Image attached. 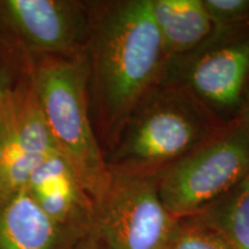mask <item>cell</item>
<instances>
[{"label": "cell", "instance_id": "cell-15", "mask_svg": "<svg viewBox=\"0 0 249 249\" xmlns=\"http://www.w3.org/2000/svg\"><path fill=\"white\" fill-rule=\"evenodd\" d=\"M18 58L11 50L0 46V97L13 79L18 67Z\"/></svg>", "mask_w": 249, "mask_h": 249}, {"label": "cell", "instance_id": "cell-8", "mask_svg": "<svg viewBox=\"0 0 249 249\" xmlns=\"http://www.w3.org/2000/svg\"><path fill=\"white\" fill-rule=\"evenodd\" d=\"M26 189L40 209L65 230L80 238L92 231L95 203L58 150L34 167Z\"/></svg>", "mask_w": 249, "mask_h": 249}, {"label": "cell", "instance_id": "cell-14", "mask_svg": "<svg viewBox=\"0 0 249 249\" xmlns=\"http://www.w3.org/2000/svg\"><path fill=\"white\" fill-rule=\"evenodd\" d=\"M195 217L188 223L179 219L169 249H232L214 227Z\"/></svg>", "mask_w": 249, "mask_h": 249}, {"label": "cell", "instance_id": "cell-12", "mask_svg": "<svg viewBox=\"0 0 249 249\" xmlns=\"http://www.w3.org/2000/svg\"><path fill=\"white\" fill-rule=\"evenodd\" d=\"M195 216L214 227L232 249H249V174Z\"/></svg>", "mask_w": 249, "mask_h": 249}, {"label": "cell", "instance_id": "cell-13", "mask_svg": "<svg viewBox=\"0 0 249 249\" xmlns=\"http://www.w3.org/2000/svg\"><path fill=\"white\" fill-rule=\"evenodd\" d=\"M213 23L204 44L249 34V0H203Z\"/></svg>", "mask_w": 249, "mask_h": 249}, {"label": "cell", "instance_id": "cell-5", "mask_svg": "<svg viewBox=\"0 0 249 249\" xmlns=\"http://www.w3.org/2000/svg\"><path fill=\"white\" fill-rule=\"evenodd\" d=\"M178 225L161 203L157 176L111 173L95 203L92 232L105 249H169Z\"/></svg>", "mask_w": 249, "mask_h": 249}, {"label": "cell", "instance_id": "cell-1", "mask_svg": "<svg viewBox=\"0 0 249 249\" xmlns=\"http://www.w3.org/2000/svg\"><path fill=\"white\" fill-rule=\"evenodd\" d=\"M90 108L108 145L130 113L164 80L169 58L151 0L89 2Z\"/></svg>", "mask_w": 249, "mask_h": 249}, {"label": "cell", "instance_id": "cell-3", "mask_svg": "<svg viewBox=\"0 0 249 249\" xmlns=\"http://www.w3.org/2000/svg\"><path fill=\"white\" fill-rule=\"evenodd\" d=\"M24 55L55 147L96 203L107 191L111 172L92 124L87 54Z\"/></svg>", "mask_w": 249, "mask_h": 249}, {"label": "cell", "instance_id": "cell-7", "mask_svg": "<svg viewBox=\"0 0 249 249\" xmlns=\"http://www.w3.org/2000/svg\"><path fill=\"white\" fill-rule=\"evenodd\" d=\"M188 58L179 83L218 119L239 110L249 83V34L204 44Z\"/></svg>", "mask_w": 249, "mask_h": 249}, {"label": "cell", "instance_id": "cell-11", "mask_svg": "<svg viewBox=\"0 0 249 249\" xmlns=\"http://www.w3.org/2000/svg\"><path fill=\"white\" fill-rule=\"evenodd\" d=\"M6 89L0 97V194L26 188L40 161L21 133Z\"/></svg>", "mask_w": 249, "mask_h": 249}, {"label": "cell", "instance_id": "cell-10", "mask_svg": "<svg viewBox=\"0 0 249 249\" xmlns=\"http://www.w3.org/2000/svg\"><path fill=\"white\" fill-rule=\"evenodd\" d=\"M151 11L169 61L189 57L213 33L203 0H151Z\"/></svg>", "mask_w": 249, "mask_h": 249}, {"label": "cell", "instance_id": "cell-6", "mask_svg": "<svg viewBox=\"0 0 249 249\" xmlns=\"http://www.w3.org/2000/svg\"><path fill=\"white\" fill-rule=\"evenodd\" d=\"M89 2L75 0H0V40L33 57L87 54Z\"/></svg>", "mask_w": 249, "mask_h": 249}, {"label": "cell", "instance_id": "cell-17", "mask_svg": "<svg viewBox=\"0 0 249 249\" xmlns=\"http://www.w3.org/2000/svg\"><path fill=\"white\" fill-rule=\"evenodd\" d=\"M73 249H105V248L104 246L102 245V242L99 241V239L96 236L95 233L91 231L88 235L85 236L82 240L77 242L76 246Z\"/></svg>", "mask_w": 249, "mask_h": 249}, {"label": "cell", "instance_id": "cell-4", "mask_svg": "<svg viewBox=\"0 0 249 249\" xmlns=\"http://www.w3.org/2000/svg\"><path fill=\"white\" fill-rule=\"evenodd\" d=\"M248 174L249 138L234 118L158 174L157 191L165 209L182 219L201 213Z\"/></svg>", "mask_w": 249, "mask_h": 249}, {"label": "cell", "instance_id": "cell-9", "mask_svg": "<svg viewBox=\"0 0 249 249\" xmlns=\"http://www.w3.org/2000/svg\"><path fill=\"white\" fill-rule=\"evenodd\" d=\"M82 239L51 219L26 188L0 194V249H73Z\"/></svg>", "mask_w": 249, "mask_h": 249}, {"label": "cell", "instance_id": "cell-2", "mask_svg": "<svg viewBox=\"0 0 249 249\" xmlns=\"http://www.w3.org/2000/svg\"><path fill=\"white\" fill-rule=\"evenodd\" d=\"M226 124L181 83L161 81L121 124L105 160L111 173L158 176Z\"/></svg>", "mask_w": 249, "mask_h": 249}, {"label": "cell", "instance_id": "cell-16", "mask_svg": "<svg viewBox=\"0 0 249 249\" xmlns=\"http://www.w3.org/2000/svg\"><path fill=\"white\" fill-rule=\"evenodd\" d=\"M236 119L239 120V123L244 127L249 138V83L245 91L244 98H242V103L240 108H239V116L236 117Z\"/></svg>", "mask_w": 249, "mask_h": 249}]
</instances>
